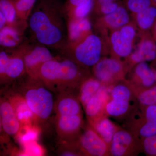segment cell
<instances>
[{
    "label": "cell",
    "instance_id": "14",
    "mask_svg": "<svg viewBox=\"0 0 156 156\" xmlns=\"http://www.w3.org/2000/svg\"><path fill=\"white\" fill-rule=\"evenodd\" d=\"M128 74L129 77L126 80L134 92L148 89L156 84L153 69L145 62L136 64Z\"/></svg>",
    "mask_w": 156,
    "mask_h": 156
},
{
    "label": "cell",
    "instance_id": "21",
    "mask_svg": "<svg viewBox=\"0 0 156 156\" xmlns=\"http://www.w3.org/2000/svg\"><path fill=\"white\" fill-rule=\"evenodd\" d=\"M80 101L71 93H62L54 105L57 115H75L82 114Z\"/></svg>",
    "mask_w": 156,
    "mask_h": 156
},
{
    "label": "cell",
    "instance_id": "20",
    "mask_svg": "<svg viewBox=\"0 0 156 156\" xmlns=\"http://www.w3.org/2000/svg\"><path fill=\"white\" fill-rule=\"evenodd\" d=\"M25 30L20 27L6 25L0 29V45L2 49L13 50L24 43Z\"/></svg>",
    "mask_w": 156,
    "mask_h": 156
},
{
    "label": "cell",
    "instance_id": "12",
    "mask_svg": "<svg viewBox=\"0 0 156 156\" xmlns=\"http://www.w3.org/2000/svg\"><path fill=\"white\" fill-rule=\"evenodd\" d=\"M83 155L109 156V147L100 135L89 125L75 143Z\"/></svg>",
    "mask_w": 156,
    "mask_h": 156
},
{
    "label": "cell",
    "instance_id": "8",
    "mask_svg": "<svg viewBox=\"0 0 156 156\" xmlns=\"http://www.w3.org/2000/svg\"><path fill=\"white\" fill-rule=\"evenodd\" d=\"M126 119L127 129L140 139L156 134V105L137 104Z\"/></svg>",
    "mask_w": 156,
    "mask_h": 156
},
{
    "label": "cell",
    "instance_id": "29",
    "mask_svg": "<svg viewBox=\"0 0 156 156\" xmlns=\"http://www.w3.org/2000/svg\"><path fill=\"white\" fill-rule=\"evenodd\" d=\"M135 94L139 105H156V84L148 89L135 92Z\"/></svg>",
    "mask_w": 156,
    "mask_h": 156
},
{
    "label": "cell",
    "instance_id": "26",
    "mask_svg": "<svg viewBox=\"0 0 156 156\" xmlns=\"http://www.w3.org/2000/svg\"><path fill=\"white\" fill-rule=\"evenodd\" d=\"M9 100L14 107L17 118L22 126L23 124L26 126L28 125L34 118H35L33 113L27 105L24 98L15 96Z\"/></svg>",
    "mask_w": 156,
    "mask_h": 156
},
{
    "label": "cell",
    "instance_id": "9",
    "mask_svg": "<svg viewBox=\"0 0 156 156\" xmlns=\"http://www.w3.org/2000/svg\"><path fill=\"white\" fill-rule=\"evenodd\" d=\"M92 73L107 87L125 80L127 75L123 60L106 56L102 57L92 68Z\"/></svg>",
    "mask_w": 156,
    "mask_h": 156
},
{
    "label": "cell",
    "instance_id": "11",
    "mask_svg": "<svg viewBox=\"0 0 156 156\" xmlns=\"http://www.w3.org/2000/svg\"><path fill=\"white\" fill-rule=\"evenodd\" d=\"M131 21V13L123 4L113 12L96 17L93 23V28L96 34L106 42L111 32L122 27Z\"/></svg>",
    "mask_w": 156,
    "mask_h": 156
},
{
    "label": "cell",
    "instance_id": "22",
    "mask_svg": "<svg viewBox=\"0 0 156 156\" xmlns=\"http://www.w3.org/2000/svg\"><path fill=\"white\" fill-rule=\"evenodd\" d=\"M131 16L139 32L151 31L156 21V7L153 5Z\"/></svg>",
    "mask_w": 156,
    "mask_h": 156
},
{
    "label": "cell",
    "instance_id": "2",
    "mask_svg": "<svg viewBox=\"0 0 156 156\" xmlns=\"http://www.w3.org/2000/svg\"><path fill=\"white\" fill-rule=\"evenodd\" d=\"M92 74L89 69L61 55L44 63L37 78L51 91L61 94L79 89L82 83Z\"/></svg>",
    "mask_w": 156,
    "mask_h": 156
},
{
    "label": "cell",
    "instance_id": "23",
    "mask_svg": "<svg viewBox=\"0 0 156 156\" xmlns=\"http://www.w3.org/2000/svg\"><path fill=\"white\" fill-rule=\"evenodd\" d=\"M135 49L141 54L144 61L152 62L156 58V42L151 32H139Z\"/></svg>",
    "mask_w": 156,
    "mask_h": 156
},
{
    "label": "cell",
    "instance_id": "17",
    "mask_svg": "<svg viewBox=\"0 0 156 156\" xmlns=\"http://www.w3.org/2000/svg\"><path fill=\"white\" fill-rule=\"evenodd\" d=\"M110 98L108 88L102 85L84 108L89 122L105 114V106Z\"/></svg>",
    "mask_w": 156,
    "mask_h": 156
},
{
    "label": "cell",
    "instance_id": "19",
    "mask_svg": "<svg viewBox=\"0 0 156 156\" xmlns=\"http://www.w3.org/2000/svg\"><path fill=\"white\" fill-rule=\"evenodd\" d=\"M66 21L67 41L72 44L82 41L93 32V24L89 17Z\"/></svg>",
    "mask_w": 156,
    "mask_h": 156
},
{
    "label": "cell",
    "instance_id": "37",
    "mask_svg": "<svg viewBox=\"0 0 156 156\" xmlns=\"http://www.w3.org/2000/svg\"><path fill=\"white\" fill-rule=\"evenodd\" d=\"M152 1L153 4L156 7V0H152Z\"/></svg>",
    "mask_w": 156,
    "mask_h": 156
},
{
    "label": "cell",
    "instance_id": "28",
    "mask_svg": "<svg viewBox=\"0 0 156 156\" xmlns=\"http://www.w3.org/2000/svg\"><path fill=\"white\" fill-rule=\"evenodd\" d=\"M37 0H14L17 18L20 22L28 26V21Z\"/></svg>",
    "mask_w": 156,
    "mask_h": 156
},
{
    "label": "cell",
    "instance_id": "34",
    "mask_svg": "<svg viewBox=\"0 0 156 156\" xmlns=\"http://www.w3.org/2000/svg\"><path fill=\"white\" fill-rule=\"evenodd\" d=\"M7 25V21L4 14L0 13V29Z\"/></svg>",
    "mask_w": 156,
    "mask_h": 156
},
{
    "label": "cell",
    "instance_id": "5",
    "mask_svg": "<svg viewBox=\"0 0 156 156\" xmlns=\"http://www.w3.org/2000/svg\"><path fill=\"white\" fill-rule=\"evenodd\" d=\"M108 88L110 98L105 106V115L116 119H126L137 104L134 90L126 79Z\"/></svg>",
    "mask_w": 156,
    "mask_h": 156
},
{
    "label": "cell",
    "instance_id": "25",
    "mask_svg": "<svg viewBox=\"0 0 156 156\" xmlns=\"http://www.w3.org/2000/svg\"><path fill=\"white\" fill-rule=\"evenodd\" d=\"M102 85L100 81L92 74L82 83L79 87L78 98L84 108Z\"/></svg>",
    "mask_w": 156,
    "mask_h": 156
},
{
    "label": "cell",
    "instance_id": "1",
    "mask_svg": "<svg viewBox=\"0 0 156 156\" xmlns=\"http://www.w3.org/2000/svg\"><path fill=\"white\" fill-rule=\"evenodd\" d=\"M63 5L59 0H37L28 21L34 40L59 52L67 41Z\"/></svg>",
    "mask_w": 156,
    "mask_h": 156
},
{
    "label": "cell",
    "instance_id": "18",
    "mask_svg": "<svg viewBox=\"0 0 156 156\" xmlns=\"http://www.w3.org/2000/svg\"><path fill=\"white\" fill-rule=\"evenodd\" d=\"M1 122L4 131L9 135H15L21 130V123L17 118L10 100L1 99L0 103Z\"/></svg>",
    "mask_w": 156,
    "mask_h": 156
},
{
    "label": "cell",
    "instance_id": "36",
    "mask_svg": "<svg viewBox=\"0 0 156 156\" xmlns=\"http://www.w3.org/2000/svg\"><path fill=\"white\" fill-rule=\"evenodd\" d=\"M151 33L152 34L153 36L154 39L156 38V21L154 24L153 27L152 29Z\"/></svg>",
    "mask_w": 156,
    "mask_h": 156
},
{
    "label": "cell",
    "instance_id": "31",
    "mask_svg": "<svg viewBox=\"0 0 156 156\" xmlns=\"http://www.w3.org/2000/svg\"><path fill=\"white\" fill-rule=\"evenodd\" d=\"M142 151L148 156H156V134L141 139Z\"/></svg>",
    "mask_w": 156,
    "mask_h": 156
},
{
    "label": "cell",
    "instance_id": "35",
    "mask_svg": "<svg viewBox=\"0 0 156 156\" xmlns=\"http://www.w3.org/2000/svg\"><path fill=\"white\" fill-rule=\"evenodd\" d=\"M150 66L152 68V69H153L156 81V58L154 61L151 62Z\"/></svg>",
    "mask_w": 156,
    "mask_h": 156
},
{
    "label": "cell",
    "instance_id": "3",
    "mask_svg": "<svg viewBox=\"0 0 156 156\" xmlns=\"http://www.w3.org/2000/svg\"><path fill=\"white\" fill-rule=\"evenodd\" d=\"M60 53L81 66L90 69L109 54V50L106 42L92 32L80 41L66 45Z\"/></svg>",
    "mask_w": 156,
    "mask_h": 156
},
{
    "label": "cell",
    "instance_id": "6",
    "mask_svg": "<svg viewBox=\"0 0 156 156\" xmlns=\"http://www.w3.org/2000/svg\"><path fill=\"white\" fill-rule=\"evenodd\" d=\"M138 37V30L132 21L112 31L106 40L110 56L120 59L126 58L134 50Z\"/></svg>",
    "mask_w": 156,
    "mask_h": 156
},
{
    "label": "cell",
    "instance_id": "32",
    "mask_svg": "<svg viewBox=\"0 0 156 156\" xmlns=\"http://www.w3.org/2000/svg\"><path fill=\"white\" fill-rule=\"evenodd\" d=\"M37 132L35 130L33 129H28V131L26 132L25 134H23L21 136V141L22 142L27 143L30 142V141H33L36 138Z\"/></svg>",
    "mask_w": 156,
    "mask_h": 156
},
{
    "label": "cell",
    "instance_id": "30",
    "mask_svg": "<svg viewBox=\"0 0 156 156\" xmlns=\"http://www.w3.org/2000/svg\"><path fill=\"white\" fill-rule=\"evenodd\" d=\"M122 2L131 14L137 13L154 5L152 0H122Z\"/></svg>",
    "mask_w": 156,
    "mask_h": 156
},
{
    "label": "cell",
    "instance_id": "15",
    "mask_svg": "<svg viewBox=\"0 0 156 156\" xmlns=\"http://www.w3.org/2000/svg\"><path fill=\"white\" fill-rule=\"evenodd\" d=\"M56 127L58 135L62 139L78 137L83 125L82 114L75 115H57Z\"/></svg>",
    "mask_w": 156,
    "mask_h": 156
},
{
    "label": "cell",
    "instance_id": "24",
    "mask_svg": "<svg viewBox=\"0 0 156 156\" xmlns=\"http://www.w3.org/2000/svg\"><path fill=\"white\" fill-rule=\"evenodd\" d=\"M89 123L109 147L114 135L119 127L106 115L99 117Z\"/></svg>",
    "mask_w": 156,
    "mask_h": 156
},
{
    "label": "cell",
    "instance_id": "10",
    "mask_svg": "<svg viewBox=\"0 0 156 156\" xmlns=\"http://www.w3.org/2000/svg\"><path fill=\"white\" fill-rule=\"evenodd\" d=\"M112 156H137L142 151L141 140L128 129L119 127L109 147Z\"/></svg>",
    "mask_w": 156,
    "mask_h": 156
},
{
    "label": "cell",
    "instance_id": "16",
    "mask_svg": "<svg viewBox=\"0 0 156 156\" xmlns=\"http://www.w3.org/2000/svg\"><path fill=\"white\" fill-rule=\"evenodd\" d=\"M95 0H66L63 9L66 21L84 19L93 13Z\"/></svg>",
    "mask_w": 156,
    "mask_h": 156
},
{
    "label": "cell",
    "instance_id": "13",
    "mask_svg": "<svg viewBox=\"0 0 156 156\" xmlns=\"http://www.w3.org/2000/svg\"><path fill=\"white\" fill-rule=\"evenodd\" d=\"M55 57L47 46L38 43L34 45L30 44L24 56L26 74L37 78L42 65Z\"/></svg>",
    "mask_w": 156,
    "mask_h": 156
},
{
    "label": "cell",
    "instance_id": "7",
    "mask_svg": "<svg viewBox=\"0 0 156 156\" xmlns=\"http://www.w3.org/2000/svg\"><path fill=\"white\" fill-rule=\"evenodd\" d=\"M26 41L13 50L1 49L0 52V78L1 83L11 82L21 77L26 73L24 56L29 45Z\"/></svg>",
    "mask_w": 156,
    "mask_h": 156
},
{
    "label": "cell",
    "instance_id": "4",
    "mask_svg": "<svg viewBox=\"0 0 156 156\" xmlns=\"http://www.w3.org/2000/svg\"><path fill=\"white\" fill-rule=\"evenodd\" d=\"M28 77L23 87V97L35 117L44 121L50 116L54 108L53 95L38 78Z\"/></svg>",
    "mask_w": 156,
    "mask_h": 156
},
{
    "label": "cell",
    "instance_id": "33",
    "mask_svg": "<svg viewBox=\"0 0 156 156\" xmlns=\"http://www.w3.org/2000/svg\"><path fill=\"white\" fill-rule=\"evenodd\" d=\"M119 1H120V0H95L94 9L95 8H98L100 6L107 5L109 3L112 2Z\"/></svg>",
    "mask_w": 156,
    "mask_h": 156
},
{
    "label": "cell",
    "instance_id": "27",
    "mask_svg": "<svg viewBox=\"0 0 156 156\" xmlns=\"http://www.w3.org/2000/svg\"><path fill=\"white\" fill-rule=\"evenodd\" d=\"M0 13L4 14L7 25L26 29L28 26L20 22L17 18L14 0H0Z\"/></svg>",
    "mask_w": 156,
    "mask_h": 156
}]
</instances>
